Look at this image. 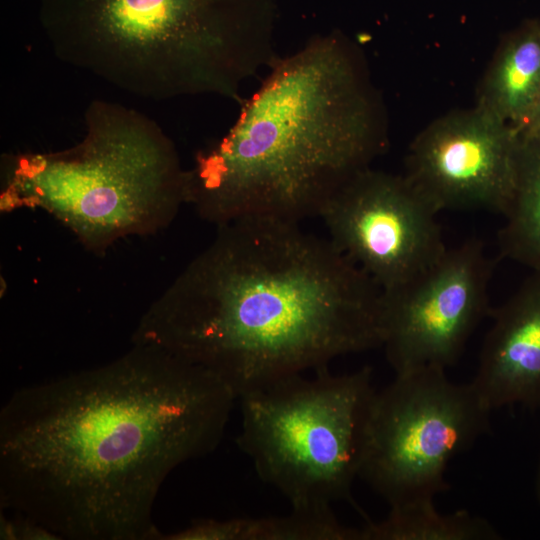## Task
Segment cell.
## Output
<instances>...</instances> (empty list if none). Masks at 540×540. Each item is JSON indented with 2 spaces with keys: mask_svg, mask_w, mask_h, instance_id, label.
<instances>
[{
  "mask_svg": "<svg viewBox=\"0 0 540 540\" xmlns=\"http://www.w3.org/2000/svg\"><path fill=\"white\" fill-rule=\"evenodd\" d=\"M445 370L396 374L372 397L359 476L390 507L433 501L448 488L450 461L489 431L491 410L474 384Z\"/></svg>",
  "mask_w": 540,
  "mask_h": 540,
  "instance_id": "cell-7",
  "label": "cell"
},
{
  "mask_svg": "<svg viewBox=\"0 0 540 540\" xmlns=\"http://www.w3.org/2000/svg\"><path fill=\"white\" fill-rule=\"evenodd\" d=\"M490 316L472 383L491 411L540 408V272H532Z\"/></svg>",
  "mask_w": 540,
  "mask_h": 540,
  "instance_id": "cell-11",
  "label": "cell"
},
{
  "mask_svg": "<svg viewBox=\"0 0 540 540\" xmlns=\"http://www.w3.org/2000/svg\"><path fill=\"white\" fill-rule=\"evenodd\" d=\"M520 134L479 106L427 126L411 144L404 174L439 213L483 208L504 215L511 201Z\"/></svg>",
  "mask_w": 540,
  "mask_h": 540,
  "instance_id": "cell-10",
  "label": "cell"
},
{
  "mask_svg": "<svg viewBox=\"0 0 540 540\" xmlns=\"http://www.w3.org/2000/svg\"><path fill=\"white\" fill-rule=\"evenodd\" d=\"M1 539L55 540L56 537L42 526L20 516H1Z\"/></svg>",
  "mask_w": 540,
  "mask_h": 540,
  "instance_id": "cell-16",
  "label": "cell"
},
{
  "mask_svg": "<svg viewBox=\"0 0 540 540\" xmlns=\"http://www.w3.org/2000/svg\"><path fill=\"white\" fill-rule=\"evenodd\" d=\"M237 397L208 370L133 344L22 387L0 412V504L66 540H159L168 475L220 444Z\"/></svg>",
  "mask_w": 540,
  "mask_h": 540,
  "instance_id": "cell-1",
  "label": "cell"
},
{
  "mask_svg": "<svg viewBox=\"0 0 540 540\" xmlns=\"http://www.w3.org/2000/svg\"><path fill=\"white\" fill-rule=\"evenodd\" d=\"M540 102V22L508 35L481 82L476 105L520 132Z\"/></svg>",
  "mask_w": 540,
  "mask_h": 540,
  "instance_id": "cell-12",
  "label": "cell"
},
{
  "mask_svg": "<svg viewBox=\"0 0 540 540\" xmlns=\"http://www.w3.org/2000/svg\"><path fill=\"white\" fill-rule=\"evenodd\" d=\"M236 540H362L361 529L339 522L331 506L292 508L282 516L235 518Z\"/></svg>",
  "mask_w": 540,
  "mask_h": 540,
  "instance_id": "cell-15",
  "label": "cell"
},
{
  "mask_svg": "<svg viewBox=\"0 0 540 540\" xmlns=\"http://www.w3.org/2000/svg\"><path fill=\"white\" fill-rule=\"evenodd\" d=\"M493 262L478 240L446 250L416 278L383 291L381 324L387 361L396 374L446 369L490 315Z\"/></svg>",
  "mask_w": 540,
  "mask_h": 540,
  "instance_id": "cell-9",
  "label": "cell"
},
{
  "mask_svg": "<svg viewBox=\"0 0 540 540\" xmlns=\"http://www.w3.org/2000/svg\"><path fill=\"white\" fill-rule=\"evenodd\" d=\"M536 497L540 502V463L537 470L536 483H535Z\"/></svg>",
  "mask_w": 540,
  "mask_h": 540,
  "instance_id": "cell-18",
  "label": "cell"
},
{
  "mask_svg": "<svg viewBox=\"0 0 540 540\" xmlns=\"http://www.w3.org/2000/svg\"><path fill=\"white\" fill-rule=\"evenodd\" d=\"M84 124L68 149L4 156L1 210L43 209L96 252L172 222L188 201V169L163 129L104 100L88 105Z\"/></svg>",
  "mask_w": 540,
  "mask_h": 540,
  "instance_id": "cell-5",
  "label": "cell"
},
{
  "mask_svg": "<svg viewBox=\"0 0 540 540\" xmlns=\"http://www.w3.org/2000/svg\"><path fill=\"white\" fill-rule=\"evenodd\" d=\"M240 114L188 169V201L217 227L245 218L299 223L385 147L380 102L340 32L278 57Z\"/></svg>",
  "mask_w": 540,
  "mask_h": 540,
  "instance_id": "cell-3",
  "label": "cell"
},
{
  "mask_svg": "<svg viewBox=\"0 0 540 540\" xmlns=\"http://www.w3.org/2000/svg\"><path fill=\"white\" fill-rule=\"evenodd\" d=\"M519 134L515 186L499 245L501 256L540 272V130Z\"/></svg>",
  "mask_w": 540,
  "mask_h": 540,
  "instance_id": "cell-13",
  "label": "cell"
},
{
  "mask_svg": "<svg viewBox=\"0 0 540 540\" xmlns=\"http://www.w3.org/2000/svg\"><path fill=\"white\" fill-rule=\"evenodd\" d=\"M437 214L405 175L369 167L347 181L319 217L331 243L387 291L446 252Z\"/></svg>",
  "mask_w": 540,
  "mask_h": 540,
  "instance_id": "cell-8",
  "label": "cell"
},
{
  "mask_svg": "<svg viewBox=\"0 0 540 540\" xmlns=\"http://www.w3.org/2000/svg\"><path fill=\"white\" fill-rule=\"evenodd\" d=\"M381 287L299 223L218 227L140 318L133 344L200 366L237 399L274 381L382 346Z\"/></svg>",
  "mask_w": 540,
  "mask_h": 540,
  "instance_id": "cell-2",
  "label": "cell"
},
{
  "mask_svg": "<svg viewBox=\"0 0 540 540\" xmlns=\"http://www.w3.org/2000/svg\"><path fill=\"white\" fill-rule=\"evenodd\" d=\"M537 130H540V102H539L537 110L534 113V115H533L532 119L530 120V122L519 133H521V132H531V131H537Z\"/></svg>",
  "mask_w": 540,
  "mask_h": 540,
  "instance_id": "cell-17",
  "label": "cell"
},
{
  "mask_svg": "<svg viewBox=\"0 0 540 540\" xmlns=\"http://www.w3.org/2000/svg\"><path fill=\"white\" fill-rule=\"evenodd\" d=\"M276 0H41L55 56L138 97L217 95L278 58Z\"/></svg>",
  "mask_w": 540,
  "mask_h": 540,
  "instance_id": "cell-4",
  "label": "cell"
},
{
  "mask_svg": "<svg viewBox=\"0 0 540 540\" xmlns=\"http://www.w3.org/2000/svg\"><path fill=\"white\" fill-rule=\"evenodd\" d=\"M284 377L242 395L240 449L262 481L292 508L352 501L359 476L369 408L372 368L334 375Z\"/></svg>",
  "mask_w": 540,
  "mask_h": 540,
  "instance_id": "cell-6",
  "label": "cell"
},
{
  "mask_svg": "<svg viewBox=\"0 0 540 540\" xmlns=\"http://www.w3.org/2000/svg\"><path fill=\"white\" fill-rule=\"evenodd\" d=\"M362 540H496V529L485 519L460 510L438 512L433 501L390 507L379 522L368 520Z\"/></svg>",
  "mask_w": 540,
  "mask_h": 540,
  "instance_id": "cell-14",
  "label": "cell"
}]
</instances>
